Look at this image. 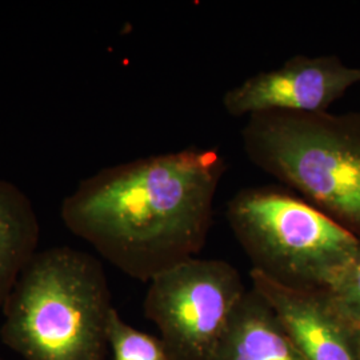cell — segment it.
<instances>
[{
    "label": "cell",
    "mask_w": 360,
    "mask_h": 360,
    "mask_svg": "<svg viewBox=\"0 0 360 360\" xmlns=\"http://www.w3.org/2000/svg\"><path fill=\"white\" fill-rule=\"evenodd\" d=\"M0 360H3V359H1V358H0Z\"/></svg>",
    "instance_id": "12"
},
{
    "label": "cell",
    "mask_w": 360,
    "mask_h": 360,
    "mask_svg": "<svg viewBox=\"0 0 360 360\" xmlns=\"http://www.w3.org/2000/svg\"><path fill=\"white\" fill-rule=\"evenodd\" d=\"M226 171L218 148L139 158L82 180L60 217L114 267L150 282L206 245Z\"/></svg>",
    "instance_id": "1"
},
{
    "label": "cell",
    "mask_w": 360,
    "mask_h": 360,
    "mask_svg": "<svg viewBox=\"0 0 360 360\" xmlns=\"http://www.w3.org/2000/svg\"><path fill=\"white\" fill-rule=\"evenodd\" d=\"M144 299L174 360H211L245 296L239 271L218 259L191 257L153 278Z\"/></svg>",
    "instance_id": "5"
},
{
    "label": "cell",
    "mask_w": 360,
    "mask_h": 360,
    "mask_svg": "<svg viewBox=\"0 0 360 360\" xmlns=\"http://www.w3.org/2000/svg\"><path fill=\"white\" fill-rule=\"evenodd\" d=\"M107 343L112 360H174L162 339L134 328L115 309L107 323Z\"/></svg>",
    "instance_id": "10"
},
{
    "label": "cell",
    "mask_w": 360,
    "mask_h": 360,
    "mask_svg": "<svg viewBox=\"0 0 360 360\" xmlns=\"http://www.w3.org/2000/svg\"><path fill=\"white\" fill-rule=\"evenodd\" d=\"M40 224L31 199L0 178V309L38 254Z\"/></svg>",
    "instance_id": "9"
},
{
    "label": "cell",
    "mask_w": 360,
    "mask_h": 360,
    "mask_svg": "<svg viewBox=\"0 0 360 360\" xmlns=\"http://www.w3.org/2000/svg\"><path fill=\"white\" fill-rule=\"evenodd\" d=\"M226 215L252 270L295 290H328L355 257L360 240L297 193L248 187Z\"/></svg>",
    "instance_id": "4"
},
{
    "label": "cell",
    "mask_w": 360,
    "mask_h": 360,
    "mask_svg": "<svg viewBox=\"0 0 360 360\" xmlns=\"http://www.w3.org/2000/svg\"><path fill=\"white\" fill-rule=\"evenodd\" d=\"M360 83V67L335 55H296L283 65L247 77L223 95L229 115H255L267 111L326 112Z\"/></svg>",
    "instance_id": "6"
},
{
    "label": "cell",
    "mask_w": 360,
    "mask_h": 360,
    "mask_svg": "<svg viewBox=\"0 0 360 360\" xmlns=\"http://www.w3.org/2000/svg\"><path fill=\"white\" fill-rule=\"evenodd\" d=\"M327 292L340 314L360 328V247Z\"/></svg>",
    "instance_id": "11"
},
{
    "label": "cell",
    "mask_w": 360,
    "mask_h": 360,
    "mask_svg": "<svg viewBox=\"0 0 360 360\" xmlns=\"http://www.w3.org/2000/svg\"><path fill=\"white\" fill-rule=\"evenodd\" d=\"M303 360H360V328L335 307L326 290H295L250 272Z\"/></svg>",
    "instance_id": "7"
},
{
    "label": "cell",
    "mask_w": 360,
    "mask_h": 360,
    "mask_svg": "<svg viewBox=\"0 0 360 360\" xmlns=\"http://www.w3.org/2000/svg\"><path fill=\"white\" fill-rule=\"evenodd\" d=\"M211 360H303L266 299L245 291Z\"/></svg>",
    "instance_id": "8"
},
{
    "label": "cell",
    "mask_w": 360,
    "mask_h": 360,
    "mask_svg": "<svg viewBox=\"0 0 360 360\" xmlns=\"http://www.w3.org/2000/svg\"><path fill=\"white\" fill-rule=\"evenodd\" d=\"M242 141L257 168L360 240V112H260Z\"/></svg>",
    "instance_id": "3"
},
{
    "label": "cell",
    "mask_w": 360,
    "mask_h": 360,
    "mask_svg": "<svg viewBox=\"0 0 360 360\" xmlns=\"http://www.w3.org/2000/svg\"><path fill=\"white\" fill-rule=\"evenodd\" d=\"M112 309L102 263L52 247L38 251L13 285L0 338L25 360H105Z\"/></svg>",
    "instance_id": "2"
}]
</instances>
